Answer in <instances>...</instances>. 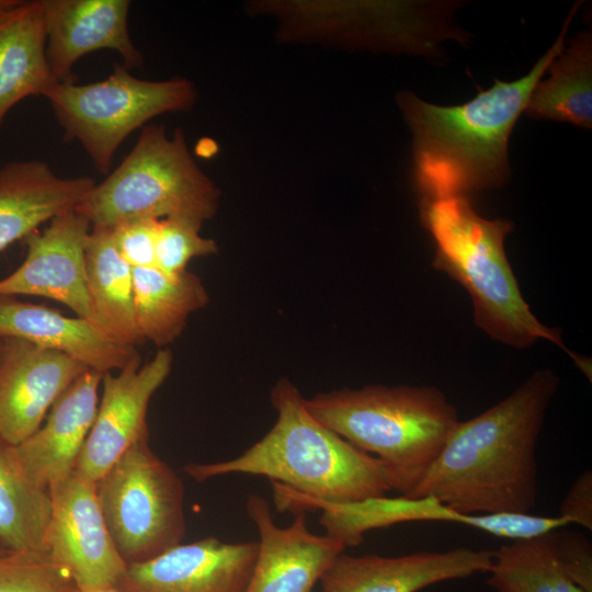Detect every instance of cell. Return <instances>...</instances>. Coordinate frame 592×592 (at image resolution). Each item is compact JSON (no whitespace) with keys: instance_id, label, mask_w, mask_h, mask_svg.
<instances>
[{"instance_id":"603a6c76","label":"cell","mask_w":592,"mask_h":592,"mask_svg":"<svg viewBox=\"0 0 592 592\" xmlns=\"http://www.w3.org/2000/svg\"><path fill=\"white\" fill-rule=\"evenodd\" d=\"M86 272L95 326L119 344L143 343L135 320L133 267L118 253L110 229L91 228Z\"/></svg>"},{"instance_id":"277c9868","label":"cell","mask_w":592,"mask_h":592,"mask_svg":"<svg viewBox=\"0 0 592 592\" xmlns=\"http://www.w3.org/2000/svg\"><path fill=\"white\" fill-rule=\"evenodd\" d=\"M420 217L435 243L433 269L467 291L477 327L492 340L517 349L547 340L591 379L590 360L570 351L561 330L540 322L523 298L504 251L511 221L481 217L467 196L422 198Z\"/></svg>"},{"instance_id":"d6a6232c","label":"cell","mask_w":592,"mask_h":592,"mask_svg":"<svg viewBox=\"0 0 592 592\" xmlns=\"http://www.w3.org/2000/svg\"><path fill=\"white\" fill-rule=\"evenodd\" d=\"M21 0H0V18L12 10Z\"/></svg>"},{"instance_id":"9c48e42d","label":"cell","mask_w":592,"mask_h":592,"mask_svg":"<svg viewBox=\"0 0 592 592\" xmlns=\"http://www.w3.org/2000/svg\"><path fill=\"white\" fill-rule=\"evenodd\" d=\"M250 13L277 20L286 43L430 50L448 33L421 5L398 1H258Z\"/></svg>"},{"instance_id":"7402d4cb","label":"cell","mask_w":592,"mask_h":592,"mask_svg":"<svg viewBox=\"0 0 592 592\" xmlns=\"http://www.w3.org/2000/svg\"><path fill=\"white\" fill-rule=\"evenodd\" d=\"M58 83L46 56L42 0L20 1L0 18V129L15 104L46 98Z\"/></svg>"},{"instance_id":"d4e9b609","label":"cell","mask_w":592,"mask_h":592,"mask_svg":"<svg viewBox=\"0 0 592 592\" xmlns=\"http://www.w3.org/2000/svg\"><path fill=\"white\" fill-rule=\"evenodd\" d=\"M549 77L538 81L525 106L536 119L592 126V41L588 32L577 34L569 47L550 62Z\"/></svg>"},{"instance_id":"3957f363","label":"cell","mask_w":592,"mask_h":592,"mask_svg":"<svg viewBox=\"0 0 592 592\" xmlns=\"http://www.w3.org/2000/svg\"><path fill=\"white\" fill-rule=\"evenodd\" d=\"M277 418L272 429L239 456L219 463L187 464L194 480L229 474L265 476L274 502L308 499L353 503L391 491L383 463L318 421L297 387L281 379L271 391Z\"/></svg>"},{"instance_id":"cb8c5ba5","label":"cell","mask_w":592,"mask_h":592,"mask_svg":"<svg viewBox=\"0 0 592 592\" xmlns=\"http://www.w3.org/2000/svg\"><path fill=\"white\" fill-rule=\"evenodd\" d=\"M134 311L143 341L163 349L183 332L191 314L205 307L208 293L187 270L167 274L156 266L133 269Z\"/></svg>"},{"instance_id":"e0dca14e","label":"cell","mask_w":592,"mask_h":592,"mask_svg":"<svg viewBox=\"0 0 592 592\" xmlns=\"http://www.w3.org/2000/svg\"><path fill=\"white\" fill-rule=\"evenodd\" d=\"M46 56L59 82H75L72 67L84 55L114 50L128 69L141 67L144 56L128 31V0H42Z\"/></svg>"},{"instance_id":"52a82bcc","label":"cell","mask_w":592,"mask_h":592,"mask_svg":"<svg viewBox=\"0 0 592 592\" xmlns=\"http://www.w3.org/2000/svg\"><path fill=\"white\" fill-rule=\"evenodd\" d=\"M46 99L64 138L79 143L94 168L107 174L116 150L133 132L161 114L190 111L197 91L185 78L144 80L115 64L104 80L60 82Z\"/></svg>"},{"instance_id":"5bb4252c","label":"cell","mask_w":592,"mask_h":592,"mask_svg":"<svg viewBox=\"0 0 592 592\" xmlns=\"http://www.w3.org/2000/svg\"><path fill=\"white\" fill-rule=\"evenodd\" d=\"M258 540L227 543L206 537L179 544L144 562L127 565L121 592H244Z\"/></svg>"},{"instance_id":"d590c367","label":"cell","mask_w":592,"mask_h":592,"mask_svg":"<svg viewBox=\"0 0 592 592\" xmlns=\"http://www.w3.org/2000/svg\"><path fill=\"white\" fill-rule=\"evenodd\" d=\"M1 349H2V340L0 339V352H1Z\"/></svg>"},{"instance_id":"e575fe53","label":"cell","mask_w":592,"mask_h":592,"mask_svg":"<svg viewBox=\"0 0 592 592\" xmlns=\"http://www.w3.org/2000/svg\"><path fill=\"white\" fill-rule=\"evenodd\" d=\"M5 551H9V550H7V549L0 544V555H2V554L5 553Z\"/></svg>"},{"instance_id":"4dcf8cb0","label":"cell","mask_w":592,"mask_h":592,"mask_svg":"<svg viewBox=\"0 0 592 592\" xmlns=\"http://www.w3.org/2000/svg\"><path fill=\"white\" fill-rule=\"evenodd\" d=\"M555 549L568 577L585 592H592V545L582 534L554 531Z\"/></svg>"},{"instance_id":"836d02e7","label":"cell","mask_w":592,"mask_h":592,"mask_svg":"<svg viewBox=\"0 0 592 592\" xmlns=\"http://www.w3.org/2000/svg\"><path fill=\"white\" fill-rule=\"evenodd\" d=\"M69 592H121L115 587L95 588V589H79L72 587Z\"/></svg>"},{"instance_id":"1f68e13d","label":"cell","mask_w":592,"mask_h":592,"mask_svg":"<svg viewBox=\"0 0 592 592\" xmlns=\"http://www.w3.org/2000/svg\"><path fill=\"white\" fill-rule=\"evenodd\" d=\"M559 516L592 530V473H582L572 483L560 505Z\"/></svg>"},{"instance_id":"4316f807","label":"cell","mask_w":592,"mask_h":592,"mask_svg":"<svg viewBox=\"0 0 592 592\" xmlns=\"http://www.w3.org/2000/svg\"><path fill=\"white\" fill-rule=\"evenodd\" d=\"M554 531L492 550L487 583L497 592H585L558 559Z\"/></svg>"},{"instance_id":"5b68a950","label":"cell","mask_w":592,"mask_h":592,"mask_svg":"<svg viewBox=\"0 0 592 592\" xmlns=\"http://www.w3.org/2000/svg\"><path fill=\"white\" fill-rule=\"evenodd\" d=\"M304 402L327 428L377 457L401 496L424 477L460 421L456 407L433 386L367 385Z\"/></svg>"},{"instance_id":"9a60e30c","label":"cell","mask_w":592,"mask_h":592,"mask_svg":"<svg viewBox=\"0 0 592 592\" xmlns=\"http://www.w3.org/2000/svg\"><path fill=\"white\" fill-rule=\"evenodd\" d=\"M246 510L259 533L257 560L244 592H311L344 545L327 534L309 531L305 512L291 525L274 522L269 503L249 494Z\"/></svg>"},{"instance_id":"d6986e66","label":"cell","mask_w":592,"mask_h":592,"mask_svg":"<svg viewBox=\"0 0 592 592\" xmlns=\"http://www.w3.org/2000/svg\"><path fill=\"white\" fill-rule=\"evenodd\" d=\"M102 376L86 371L60 395L30 437L9 446L18 466L36 487L48 490L75 470L96 414Z\"/></svg>"},{"instance_id":"2e32d148","label":"cell","mask_w":592,"mask_h":592,"mask_svg":"<svg viewBox=\"0 0 592 592\" xmlns=\"http://www.w3.org/2000/svg\"><path fill=\"white\" fill-rule=\"evenodd\" d=\"M492 550L467 547L399 557L340 553L320 577L321 592H417L431 584L489 572Z\"/></svg>"},{"instance_id":"ffe728a7","label":"cell","mask_w":592,"mask_h":592,"mask_svg":"<svg viewBox=\"0 0 592 592\" xmlns=\"http://www.w3.org/2000/svg\"><path fill=\"white\" fill-rule=\"evenodd\" d=\"M7 338L60 352L101 374L140 360L136 348L117 343L92 322L13 296H0V339Z\"/></svg>"},{"instance_id":"44dd1931","label":"cell","mask_w":592,"mask_h":592,"mask_svg":"<svg viewBox=\"0 0 592 592\" xmlns=\"http://www.w3.org/2000/svg\"><path fill=\"white\" fill-rule=\"evenodd\" d=\"M96 184L90 177L62 178L42 160L0 168V253L57 215L77 207Z\"/></svg>"},{"instance_id":"7a4b0ae2","label":"cell","mask_w":592,"mask_h":592,"mask_svg":"<svg viewBox=\"0 0 592 592\" xmlns=\"http://www.w3.org/2000/svg\"><path fill=\"white\" fill-rule=\"evenodd\" d=\"M574 10L576 5L553 46L517 80H496L488 90L455 106L428 103L408 91L398 94L413 134L414 175L422 198L467 196L508 180L511 132L533 89L565 48Z\"/></svg>"},{"instance_id":"f546056e","label":"cell","mask_w":592,"mask_h":592,"mask_svg":"<svg viewBox=\"0 0 592 592\" xmlns=\"http://www.w3.org/2000/svg\"><path fill=\"white\" fill-rule=\"evenodd\" d=\"M159 220L133 219L109 228L118 253L133 269L155 266Z\"/></svg>"},{"instance_id":"ba28073f","label":"cell","mask_w":592,"mask_h":592,"mask_svg":"<svg viewBox=\"0 0 592 592\" xmlns=\"http://www.w3.org/2000/svg\"><path fill=\"white\" fill-rule=\"evenodd\" d=\"M148 441L133 444L95 482L107 530L127 565L181 544L186 530L184 485Z\"/></svg>"},{"instance_id":"4fadbf2b","label":"cell","mask_w":592,"mask_h":592,"mask_svg":"<svg viewBox=\"0 0 592 592\" xmlns=\"http://www.w3.org/2000/svg\"><path fill=\"white\" fill-rule=\"evenodd\" d=\"M1 340L0 440L15 446L42 425L55 401L89 368L22 339Z\"/></svg>"},{"instance_id":"83f0119b","label":"cell","mask_w":592,"mask_h":592,"mask_svg":"<svg viewBox=\"0 0 592 592\" xmlns=\"http://www.w3.org/2000/svg\"><path fill=\"white\" fill-rule=\"evenodd\" d=\"M69 574L45 550L0 555V592H69Z\"/></svg>"},{"instance_id":"f1b7e54d","label":"cell","mask_w":592,"mask_h":592,"mask_svg":"<svg viewBox=\"0 0 592 592\" xmlns=\"http://www.w3.org/2000/svg\"><path fill=\"white\" fill-rule=\"evenodd\" d=\"M202 225L198 220L184 217L160 219L155 266L167 274L177 275L186 271L193 258L217 253L216 241L201 235Z\"/></svg>"},{"instance_id":"7c38bea8","label":"cell","mask_w":592,"mask_h":592,"mask_svg":"<svg viewBox=\"0 0 592 592\" xmlns=\"http://www.w3.org/2000/svg\"><path fill=\"white\" fill-rule=\"evenodd\" d=\"M91 225L75 208L34 231L24 241L23 263L0 280V296L29 295L49 298L94 323L86 272V243Z\"/></svg>"},{"instance_id":"8fae6325","label":"cell","mask_w":592,"mask_h":592,"mask_svg":"<svg viewBox=\"0 0 592 592\" xmlns=\"http://www.w3.org/2000/svg\"><path fill=\"white\" fill-rule=\"evenodd\" d=\"M169 349H159L144 365L136 360L102 376V395L96 414L75 470L96 482L136 442L149 437L148 405L172 368Z\"/></svg>"},{"instance_id":"ac0fdd59","label":"cell","mask_w":592,"mask_h":592,"mask_svg":"<svg viewBox=\"0 0 592 592\" xmlns=\"http://www.w3.org/2000/svg\"><path fill=\"white\" fill-rule=\"evenodd\" d=\"M320 510V524L326 534L345 547L358 545L367 531L415 521L460 523L512 540L528 539L539 532L538 519L528 513L465 514L432 497L385 496L353 503L323 502Z\"/></svg>"},{"instance_id":"30bf717a","label":"cell","mask_w":592,"mask_h":592,"mask_svg":"<svg viewBox=\"0 0 592 592\" xmlns=\"http://www.w3.org/2000/svg\"><path fill=\"white\" fill-rule=\"evenodd\" d=\"M45 551L79 589L115 587L127 563L107 530L96 485L76 470L49 488Z\"/></svg>"},{"instance_id":"484cf974","label":"cell","mask_w":592,"mask_h":592,"mask_svg":"<svg viewBox=\"0 0 592 592\" xmlns=\"http://www.w3.org/2000/svg\"><path fill=\"white\" fill-rule=\"evenodd\" d=\"M49 491L33 485L0 440V544L9 551L45 550Z\"/></svg>"},{"instance_id":"6da1fadb","label":"cell","mask_w":592,"mask_h":592,"mask_svg":"<svg viewBox=\"0 0 592 592\" xmlns=\"http://www.w3.org/2000/svg\"><path fill=\"white\" fill-rule=\"evenodd\" d=\"M558 386L551 369L536 371L494 406L459 421L403 497H432L465 514L528 513L538 493L537 441Z\"/></svg>"},{"instance_id":"8992f818","label":"cell","mask_w":592,"mask_h":592,"mask_svg":"<svg viewBox=\"0 0 592 592\" xmlns=\"http://www.w3.org/2000/svg\"><path fill=\"white\" fill-rule=\"evenodd\" d=\"M219 196L218 187L193 158L183 129L169 137L163 125L149 124L119 166L75 209L91 228L170 217L204 224L216 215Z\"/></svg>"}]
</instances>
